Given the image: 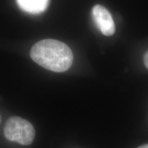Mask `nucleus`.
I'll list each match as a JSON object with an SVG mask.
<instances>
[{
    "label": "nucleus",
    "mask_w": 148,
    "mask_h": 148,
    "mask_svg": "<svg viewBox=\"0 0 148 148\" xmlns=\"http://www.w3.org/2000/svg\"><path fill=\"white\" fill-rule=\"evenodd\" d=\"M30 56L42 67L54 72L66 71L73 60L71 49L64 42L53 39L36 42L31 49Z\"/></svg>",
    "instance_id": "nucleus-1"
},
{
    "label": "nucleus",
    "mask_w": 148,
    "mask_h": 148,
    "mask_svg": "<svg viewBox=\"0 0 148 148\" xmlns=\"http://www.w3.org/2000/svg\"><path fill=\"white\" fill-rule=\"evenodd\" d=\"M4 135L10 141L29 145L34 139L35 130L27 120L19 116H12L5 123Z\"/></svg>",
    "instance_id": "nucleus-2"
},
{
    "label": "nucleus",
    "mask_w": 148,
    "mask_h": 148,
    "mask_svg": "<svg viewBox=\"0 0 148 148\" xmlns=\"http://www.w3.org/2000/svg\"><path fill=\"white\" fill-rule=\"evenodd\" d=\"M92 18L101 32L105 36H112L115 32V25L112 16L106 8L96 5L92 10Z\"/></svg>",
    "instance_id": "nucleus-3"
},
{
    "label": "nucleus",
    "mask_w": 148,
    "mask_h": 148,
    "mask_svg": "<svg viewBox=\"0 0 148 148\" xmlns=\"http://www.w3.org/2000/svg\"><path fill=\"white\" fill-rule=\"evenodd\" d=\"M20 8L31 14L44 12L48 6L49 0H16Z\"/></svg>",
    "instance_id": "nucleus-4"
},
{
    "label": "nucleus",
    "mask_w": 148,
    "mask_h": 148,
    "mask_svg": "<svg viewBox=\"0 0 148 148\" xmlns=\"http://www.w3.org/2000/svg\"><path fill=\"white\" fill-rule=\"evenodd\" d=\"M143 60H144V64H145V66L148 69V51L145 53V56H144Z\"/></svg>",
    "instance_id": "nucleus-5"
},
{
    "label": "nucleus",
    "mask_w": 148,
    "mask_h": 148,
    "mask_svg": "<svg viewBox=\"0 0 148 148\" xmlns=\"http://www.w3.org/2000/svg\"><path fill=\"white\" fill-rule=\"evenodd\" d=\"M138 148H148V144H145V145H143Z\"/></svg>",
    "instance_id": "nucleus-6"
},
{
    "label": "nucleus",
    "mask_w": 148,
    "mask_h": 148,
    "mask_svg": "<svg viewBox=\"0 0 148 148\" xmlns=\"http://www.w3.org/2000/svg\"><path fill=\"white\" fill-rule=\"evenodd\" d=\"M1 115H0V123H1Z\"/></svg>",
    "instance_id": "nucleus-7"
}]
</instances>
